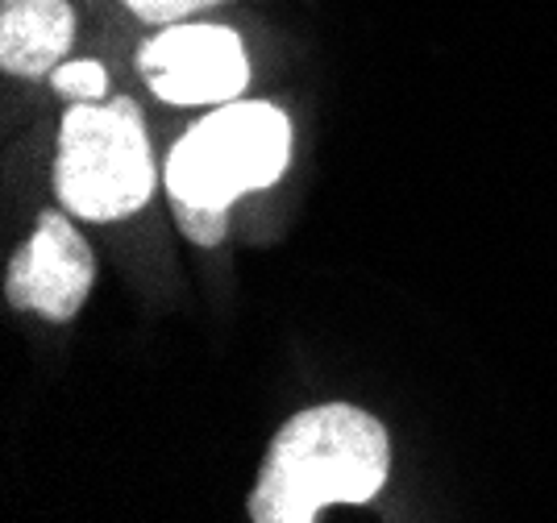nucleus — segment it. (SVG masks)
Returning a JSON list of instances; mask_svg holds the SVG:
<instances>
[{
  "label": "nucleus",
  "instance_id": "obj_5",
  "mask_svg": "<svg viewBox=\"0 0 557 523\" xmlns=\"http://www.w3.org/2000/svg\"><path fill=\"white\" fill-rule=\"evenodd\" d=\"M96 258L88 241L75 233L67 212L50 208L38 216L22 250L4 271V299L17 312H38L50 324H67L84 299L92 296Z\"/></svg>",
  "mask_w": 557,
  "mask_h": 523
},
{
  "label": "nucleus",
  "instance_id": "obj_1",
  "mask_svg": "<svg viewBox=\"0 0 557 523\" xmlns=\"http://www.w3.org/2000/svg\"><path fill=\"white\" fill-rule=\"evenodd\" d=\"M392 474V436L354 403L296 411L267 449L250 523H317L333 502H371Z\"/></svg>",
  "mask_w": 557,
  "mask_h": 523
},
{
  "label": "nucleus",
  "instance_id": "obj_3",
  "mask_svg": "<svg viewBox=\"0 0 557 523\" xmlns=\"http://www.w3.org/2000/svg\"><path fill=\"white\" fill-rule=\"evenodd\" d=\"M292 159V121L275 104L233 100L216 104L166 154L163 183L171 200L230 208L246 191L283 179Z\"/></svg>",
  "mask_w": 557,
  "mask_h": 523
},
{
  "label": "nucleus",
  "instance_id": "obj_2",
  "mask_svg": "<svg viewBox=\"0 0 557 523\" xmlns=\"http://www.w3.org/2000/svg\"><path fill=\"white\" fill-rule=\"evenodd\" d=\"M154 183L159 171L146 116L129 96L71 104L54 150V196L63 212L92 225H113L150 204Z\"/></svg>",
  "mask_w": 557,
  "mask_h": 523
},
{
  "label": "nucleus",
  "instance_id": "obj_6",
  "mask_svg": "<svg viewBox=\"0 0 557 523\" xmlns=\"http://www.w3.org/2000/svg\"><path fill=\"white\" fill-rule=\"evenodd\" d=\"M75 42L67 0H0V67L4 75L50 79Z\"/></svg>",
  "mask_w": 557,
  "mask_h": 523
},
{
  "label": "nucleus",
  "instance_id": "obj_7",
  "mask_svg": "<svg viewBox=\"0 0 557 523\" xmlns=\"http://www.w3.org/2000/svg\"><path fill=\"white\" fill-rule=\"evenodd\" d=\"M50 88L71 104H100L109 96V71L96 59H67L63 67L50 71Z\"/></svg>",
  "mask_w": 557,
  "mask_h": 523
},
{
  "label": "nucleus",
  "instance_id": "obj_9",
  "mask_svg": "<svg viewBox=\"0 0 557 523\" xmlns=\"http://www.w3.org/2000/svg\"><path fill=\"white\" fill-rule=\"evenodd\" d=\"M138 22L146 25H180V22H191V13H200V9H212V4H221V0H121Z\"/></svg>",
  "mask_w": 557,
  "mask_h": 523
},
{
  "label": "nucleus",
  "instance_id": "obj_4",
  "mask_svg": "<svg viewBox=\"0 0 557 523\" xmlns=\"http://www.w3.org/2000/svg\"><path fill=\"white\" fill-rule=\"evenodd\" d=\"M138 71L146 88L163 104L200 109V104H233L250 84L246 46L230 25L180 22L146 38L138 50Z\"/></svg>",
  "mask_w": 557,
  "mask_h": 523
},
{
  "label": "nucleus",
  "instance_id": "obj_8",
  "mask_svg": "<svg viewBox=\"0 0 557 523\" xmlns=\"http://www.w3.org/2000/svg\"><path fill=\"white\" fill-rule=\"evenodd\" d=\"M171 212L184 228V237H191L196 246H221L230 237V208H205V204H184V200H171Z\"/></svg>",
  "mask_w": 557,
  "mask_h": 523
}]
</instances>
